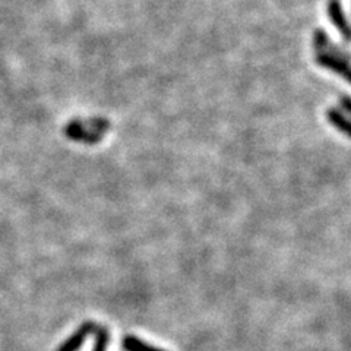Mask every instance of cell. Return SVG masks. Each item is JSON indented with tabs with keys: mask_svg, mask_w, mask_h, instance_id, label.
I'll list each match as a JSON object with an SVG mask.
<instances>
[{
	"mask_svg": "<svg viewBox=\"0 0 351 351\" xmlns=\"http://www.w3.org/2000/svg\"><path fill=\"white\" fill-rule=\"evenodd\" d=\"M315 62L319 66H322V68L329 69V71L335 72L337 75L343 76L347 82H350V72L351 71H350V64H348L347 59L339 58V56H337V54L321 51L315 56Z\"/></svg>",
	"mask_w": 351,
	"mask_h": 351,
	"instance_id": "6da1fadb",
	"label": "cell"
},
{
	"mask_svg": "<svg viewBox=\"0 0 351 351\" xmlns=\"http://www.w3.org/2000/svg\"><path fill=\"white\" fill-rule=\"evenodd\" d=\"M122 346L126 351H166V350H161V348H157V347H152V346L144 343L142 339H139L134 335H126L123 338Z\"/></svg>",
	"mask_w": 351,
	"mask_h": 351,
	"instance_id": "8992f818",
	"label": "cell"
},
{
	"mask_svg": "<svg viewBox=\"0 0 351 351\" xmlns=\"http://www.w3.org/2000/svg\"><path fill=\"white\" fill-rule=\"evenodd\" d=\"M64 135L76 141V142H84V144H98L101 141V136L94 132H88L84 129L82 123L80 122H72L64 128Z\"/></svg>",
	"mask_w": 351,
	"mask_h": 351,
	"instance_id": "277c9868",
	"label": "cell"
},
{
	"mask_svg": "<svg viewBox=\"0 0 351 351\" xmlns=\"http://www.w3.org/2000/svg\"><path fill=\"white\" fill-rule=\"evenodd\" d=\"M328 122L331 123L337 130L343 132L344 135H350V122L344 117V114L337 108H329L326 112Z\"/></svg>",
	"mask_w": 351,
	"mask_h": 351,
	"instance_id": "5b68a950",
	"label": "cell"
},
{
	"mask_svg": "<svg viewBox=\"0 0 351 351\" xmlns=\"http://www.w3.org/2000/svg\"><path fill=\"white\" fill-rule=\"evenodd\" d=\"M95 324L93 322H85L82 324L78 329H76V332L73 335H71L66 341L58 348V351H78L82 344L85 343L86 337L94 332L95 329Z\"/></svg>",
	"mask_w": 351,
	"mask_h": 351,
	"instance_id": "3957f363",
	"label": "cell"
},
{
	"mask_svg": "<svg viewBox=\"0 0 351 351\" xmlns=\"http://www.w3.org/2000/svg\"><path fill=\"white\" fill-rule=\"evenodd\" d=\"M339 103H341V107L346 110V112L347 113H351V101H350V97H343L341 98V101H339Z\"/></svg>",
	"mask_w": 351,
	"mask_h": 351,
	"instance_id": "ba28073f",
	"label": "cell"
},
{
	"mask_svg": "<svg viewBox=\"0 0 351 351\" xmlns=\"http://www.w3.org/2000/svg\"><path fill=\"white\" fill-rule=\"evenodd\" d=\"M326 9L334 27L338 29V32L346 41H350V27L341 5V0H329Z\"/></svg>",
	"mask_w": 351,
	"mask_h": 351,
	"instance_id": "7a4b0ae2",
	"label": "cell"
},
{
	"mask_svg": "<svg viewBox=\"0 0 351 351\" xmlns=\"http://www.w3.org/2000/svg\"><path fill=\"white\" fill-rule=\"evenodd\" d=\"M95 346L93 351H107L110 343V334L106 326H95Z\"/></svg>",
	"mask_w": 351,
	"mask_h": 351,
	"instance_id": "52a82bcc",
	"label": "cell"
}]
</instances>
